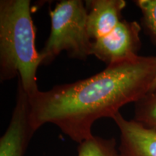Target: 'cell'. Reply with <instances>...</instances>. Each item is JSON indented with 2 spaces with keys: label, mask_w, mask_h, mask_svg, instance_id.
Wrapping results in <instances>:
<instances>
[{
  "label": "cell",
  "mask_w": 156,
  "mask_h": 156,
  "mask_svg": "<svg viewBox=\"0 0 156 156\" xmlns=\"http://www.w3.org/2000/svg\"><path fill=\"white\" fill-rule=\"evenodd\" d=\"M155 75L156 56L138 55L86 79L39 90L29 97L31 125L36 132L51 123L81 143L93 136L97 120L113 119L124 105L145 96Z\"/></svg>",
  "instance_id": "1"
},
{
  "label": "cell",
  "mask_w": 156,
  "mask_h": 156,
  "mask_svg": "<svg viewBox=\"0 0 156 156\" xmlns=\"http://www.w3.org/2000/svg\"><path fill=\"white\" fill-rule=\"evenodd\" d=\"M35 132L30 122V99L18 82L10 122L0 138V156H25Z\"/></svg>",
  "instance_id": "5"
},
{
  "label": "cell",
  "mask_w": 156,
  "mask_h": 156,
  "mask_svg": "<svg viewBox=\"0 0 156 156\" xmlns=\"http://www.w3.org/2000/svg\"><path fill=\"white\" fill-rule=\"evenodd\" d=\"M113 119L120 131V156H156V129L126 120L120 112Z\"/></svg>",
  "instance_id": "6"
},
{
  "label": "cell",
  "mask_w": 156,
  "mask_h": 156,
  "mask_svg": "<svg viewBox=\"0 0 156 156\" xmlns=\"http://www.w3.org/2000/svg\"><path fill=\"white\" fill-rule=\"evenodd\" d=\"M87 9V32L91 41L106 36L122 20V12L126 7L124 0H90Z\"/></svg>",
  "instance_id": "7"
},
{
  "label": "cell",
  "mask_w": 156,
  "mask_h": 156,
  "mask_svg": "<svg viewBox=\"0 0 156 156\" xmlns=\"http://www.w3.org/2000/svg\"><path fill=\"white\" fill-rule=\"evenodd\" d=\"M114 138L105 139L93 136L79 144L77 156H120Z\"/></svg>",
  "instance_id": "8"
},
{
  "label": "cell",
  "mask_w": 156,
  "mask_h": 156,
  "mask_svg": "<svg viewBox=\"0 0 156 156\" xmlns=\"http://www.w3.org/2000/svg\"><path fill=\"white\" fill-rule=\"evenodd\" d=\"M35 38L30 0H1L0 81L18 76L29 97L39 91L36 73L41 58Z\"/></svg>",
  "instance_id": "2"
},
{
  "label": "cell",
  "mask_w": 156,
  "mask_h": 156,
  "mask_svg": "<svg viewBox=\"0 0 156 156\" xmlns=\"http://www.w3.org/2000/svg\"><path fill=\"white\" fill-rule=\"evenodd\" d=\"M134 2L142 12L146 31L156 43V0H136Z\"/></svg>",
  "instance_id": "10"
},
{
  "label": "cell",
  "mask_w": 156,
  "mask_h": 156,
  "mask_svg": "<svg viewBox=\"0 0 156 156\" xmlns=\"http://www.w3.org/2000/svg\"><path fill=\"white\" fill-rule=\"evenodd\" d=\"M51 32L39 52L41 64L48 65L62 52L80 60L91 55L87 9L81 0H62L50 11Z\"/></svg>",
  "instance_id": "3"
},
{
  "label": "cell",
  "mask_w": 156,
  "mask_h": 156,
  "mask_svg": "<svg viewBox=\"0 0 156 156\" xmlns=\"http://www.w3.org/2000/svg\"><path fill=\"white\" fill-rule=\"evenodd\" d=\"M134 120L156 129V89L148 92L135 103Z\"/></svg>",
  "instance_id": "9"
},
{
  "label": "cell",
  "mask_w": 156,
  "mask_h": 156,
  "mask_svg": "<svg viewBox=\"0 0 156 156\" xmlns=\"http://www.w3.org/2000/svg\"><path fill=\"white\" fill-rule=\"evenodd\" d=\"M140 30L138 23L122 20L111 34L93 41L91 55L107 66L135 57L141 46Z\"/></svg>",
  "instance_id": "4"
},
{
  "label": "cell",
  "mask_w": 156,
  "mask_h": 156,
  "mask_svg": "<svg viewBox=\"0 0 156 156\" xmlns=\"http://www.w3.org/2000/svg\"><path fill=\"white\" fill-rule=\"evenodd\" d=\"M156 89V75L155 78H154L153 83H152V85H151V89H150V91L149 92H151V91H153L154 90Z\"/></svg>",
  "instance_id": "11"
}]
</instances>
